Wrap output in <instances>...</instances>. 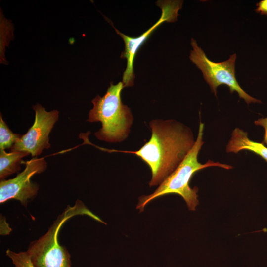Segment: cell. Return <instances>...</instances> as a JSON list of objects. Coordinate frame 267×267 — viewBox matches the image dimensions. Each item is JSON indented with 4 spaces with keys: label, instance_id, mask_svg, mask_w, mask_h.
<instances>
[{
    "label": "cell",
    "instance_id": "6da1fadb",
    "mask_svg": "<svg viewBox=\"0 0 267 267\" xmlns=\"http://www.w3.org/2000/svg\"><path fill=\"white\" fill-rule=\"evenodd\" d=\"M151 136L138 150L109 151L133 154L150 168V186L159 185L183 161L195 141L188 127L174 120H153L149 123Z\"/></svg>",
    "mask_w": 267,
    "mask_h": 267
},
{
    "label": "cell",
    "instance_id": "7a4b0ae2",
    "mask_svg": "<svg viewBox=\"0 0 267 267\" xmlns=\"http://www.w3.org/2000/svg\"><path fill=\"white\" fill-rule=\"evenodd\" d=\"M204 124L200 121L197 138L187 155L178 166L169 175L151 194L141 196L139 198L136 209L140 212L144 210L145 206L152 200L160 196L170 194L181 196L185 201L190 210H195L199 204L197 187H190L189 182L191 178L197 171L207 167L216 166L225 169H230L232 166L218 162L208 160L201 164L198 160L199 152L204 144L203 135Z\"/></svg>",
    "mask_w": 267,
    "mask_h": 267
},
{
    "label": "cell",
    "instance_id": "3957f363",
    "mask_svg": "<svg viewBox=\"0 0 267 267\" xmlns=\"http://www.w3.org/2000/svg\"><path fill=\"white\" fill-rule=\"evenodd\" d=\"M124 87L122 81L117 84L111 82L103 96L97 95L91 101L93 108L87 121L101 123V128L94 134L99 140L120 142L129 136L134 118L130 108L122 101Z\"/></svg>",
    "mask_w": 267,
    "mask_h": 267
},
{
    "label": "cell",
    "instance_id": "277c9868",
    "mask_svg": "<svg viewBox=\"0 0 267 267\" xmlns=\"http://www.w3.org/2000/svg\"><path fill=\"white\" fill-rule=\"evenodd\" d=\"M87 215L103 222L80 200L73 206H68L49 227L47 232L30 243L27 252L35 267H71V256L58 241L59 232L64 223L71 218Z\"/></svg>",
    "mask_w": 267,
    "mask_h": 267
},
{
    "label": "cell",
    "instance_id": "5b68a950",
    "mask_svg": "<svg viewBox=\"0 0 267 267\" xmlns=\"http://www.w3.org/2000/svg\"><path fill=\"white\" fill-rule=\"evenodd\" d=\"M191 44L193 49L190 51L189 59L202 71L205 80L216 96L217 88L225 85L229 87L230 93L237 92L240 98L243 99L247 104L261 102L248 94L238 84L235 75V53L225 61L215 62L207 57L193 38L191 39Z\"/></svg>",
    "mask_w": 267,
    "mask_h": 267
},
{
    "label": "cell",
    "instance_id": "8992f818",
    "mask_svg": "<svg viewBox=\"0 0 267 267\" xmlns=\"http://www.w3.org/2000/svg\"><path fill=\"white\" fill-rule=\"evenodd\" d=\"M181 0H159L156 4L161 8L162 14L159 19L146 31L139 36H128L114 28L117 33L123 39L125 49L121 53V58L127 60V66L123 75L122 82L124 87H131L134 85L135 75L134 63L135 54L142 44L151 33L164 22H174L177 20L178 11L182 8Z\"/></svg>",
    "mask_w": 267,
    "mask_h": 267
},
{
    "label": "cell",
    "instance_id": "52a82bcc",
    "mask_svg": "<svg viewBox=\"0 0 267 267\" xmlns=\"http://www.w3.org/2000/svg\"><path fill=\"white\" fill-rule=\"evenodd\" d=\"M35 121L27 132L10 149L11 151H26L35 157L50 147L49 135L58 119L59 112L46 111L39 104L33 106Z\"/></svg>",
    "mask_w": 267,
    "mask_h": 267
},
{
    "label": "cell",
    "instance_id": "ba28073f",
    "mask_svg": "<svg viewBox=\"0 0 267 267\" xmlns=\"http://www.w3.org/2000/svg\"><path fill=\"white\" fill-rule=\"evenodd\" d=\"M24 170L15 178L1 180L0 182V203H3L12 199L19 201L25 207L30 199L38 193L39 185L32 182L33 176L44 172L47 163L44 158L34 157L25 163Z\"/></svg>",
    "mask_w": 267,
    "mask_h": 267
},
{
    "label": "cell",
    "instance_id": "9c48e42d",
    "mask_svg": "<svg viewBox=\"0 0 267 267\" xmlns=\"http://www.w3.org/2000/svg\"><path fill=\"white\" fill-rule=\"evenodd\" d=\"M242 150L251 151L267 162V147L263 143L255 142L248 136L247 132L236 128L226 147L227 153H237Z\"/></svg>",
    "mask_w": 267,
    "mask_h": 267
},
{
    "label": "cell",
    "instance_id": "30bf717a",
    "mask_svg": "<svg viewBox=\"0 0 267 267\" xmlns=\"http://www.w3.org/2000/svg\"><path fill=\"white\" fill-rule=\"evenodd\" d=\"M30 154L26 151H11L7 153L0 149V178L3 180L20 170L22 159Z\"/></svg>",
    "mask_w": 267,
    "mask_h": 267
},
{
    "label": "cell",
    "instance_id": "8fae6325",
    "mask_svg": "<svg viewBox=\"0 0 267 267\" xmlns=\"http://www.w3.org/2000/svg\"><path fill=\"white\" fill-rule=\"evenodd\" d=\"M21 137L19 134L13 133L0 117V149H11Z\"/></svg>",
    "mask_w": 267,
    "mask_h": 267
},
{
    "label": "cell",
    "instance_id": "7c38bea8",
    "mask_svg": "<svg viewBox=\"0 0 267 267\" xmlns=\"http://www.w3.org/2000/svg\"><path fill=\"white\" fill-rule=\"evenodd\" d=\"M6 254L11 259L15 267H35L27 252L16 253L7 249Z\"/></svg>",
    "mask_w": 267,
    "mask_h": 267
},
{
    "label": "cell",
    "instance_id": "4fadbf2b",
    "mask_svg": "<svg viewBox=\"0 0 267 267\" xmlns=\"http://www.w3.org/2000/svg\"><path fill=\"white\" fill-rule=\"evenodd\" d=\"M254 123L256 125L262 126L264 128V135L263 143L267 146V116L256 120Z\"/></svg>",
    "mask_w": 267,
    "mask_h": 267
},
{
    "label": "cell",
    "instance_id": "5bb4252c",
    "mask_svg": "<svg viewBox=\"0 0 267 267\" xmlns=\"http://www.w3.org/2000/svg\"><path fill=\"white\" fill-rule=\"evenodd\" d=\"M256 12L262 15L267 14V0H263L257 4Z\"/></svg>",
    "mask_w": 267,
    "mask_h": 267
}]
</instances>
